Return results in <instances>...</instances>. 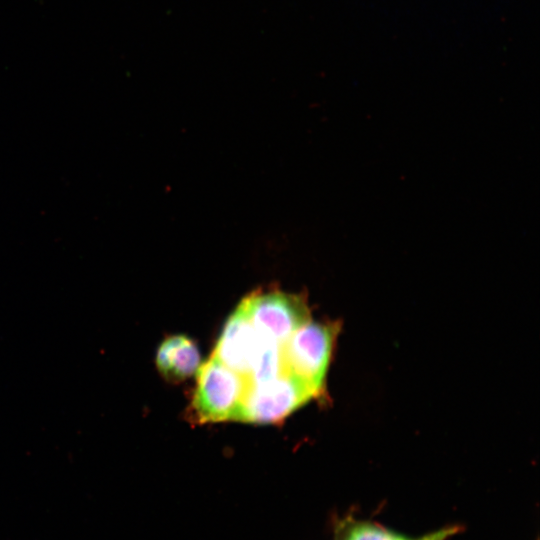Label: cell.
<instances>
[{"label":"cell","mask_w":540,"mask_h":540,"mask_svg":"<svg viewBox=\"0 0 540 540\" xmlns=\"http://www.w3.org/2000/svg\"><path fill=\"white\" fill-rule=\"evenodd\" d=\"M341 327L339 321H309L280 343L282 374L307 384L323 398L325 380Z\"/></svg>","instance_id":"cell-1"},{"label":"cell","mask_w":540,"mask_h":540,"mask_svg":"<svg viewBox=\"0 0 540 540\" xmlns=\"http://www.w3.org/2000/svg\"><path fill=\"white\" fill-rule=\"evenodd\" d=\"M315 398L307 384L286 373L264 382H248L235 420L276 423Z\"/></svg>","instance_id":"cell-4"},{"label":"cell","mask_w":540,"mask_h":540,"mask_svg":"<svg viewBox=\"0 0 540 540\" xmlns=\"http://www.w3.org/2000/svg\"><path fill=\"white\" fill-rule=\"evenodd\" d=\"M239 305L257 334L277 343L311 320L306 297L278 289L256 290Z\"/></svg>","instance_id":"cell-3"},{"label":"cell","mask_w":540,"mask_h":540,"mask_svg":"<svg viewBox=\"0 0 540 540\" xmlns=\"http://www.w3.org/2000/svg\"><path fill=\"white\" fill-rule=\"evenodd\" d=\"M195 375L196 387L191 402L194 420L197 423L235 420L247 379L213 355L201 363Z\"/></svg>","instance_id":"cell-2"},{"label":"cell","mask_w":540,"mask_h":540,"mask_svg":"<svg viewBox=\"0 0 540 540\" xmlns=\"http://www.w3.org/2000/svg\"><path fill=\"white\" fill-rule=\"evenodd\" d=\"M264 340L238 304L225 322L212 355L247 377Z\"/></svg>","instance_id":"cell-5"},{"label":"cell","mask_w":540,"mask_h":540,"mask_svg":"<svg viewBox=\"0 0 540 540\" xmlns=\"http://www.w3.org/2000/svg\"><path fill=\"white\" fill-rule=\"evenodd\" d=\"M158 372L169 382L178 383L195 375L201 365L196 343L185 335L165 338L157 348Z\"/></svg>","instance_id":"cell-7"},{"label":"cell","mask_w":540,"mask_h":540,"mask_svg":"<svg viewBox=\"0 0 540 540\" xmlns=\"http://www.w3.org/2000/svg\"><path fill=\"white\" fill-rule=\"evenodd\" d=\"M282 374L280 343L264 340L260 351L245 377L248 382L259 383Z\"/></svg>","instance_id":"cell-8"},{"label":"cell","mask_w":540,"mask_h":540,"mask_svg":"<svg viewBox=\"0 0 540 540\" xmlns=\"http://www.w3.org/2000/svg\"><path fill=\"white\" fill-rule=\"evenodd\" d=\"M460 530L459 525H449L418 537H410L352 514L332 520L333 540H448Z\"/></svg>","instance_id":"cell-6"}]
</instances>
